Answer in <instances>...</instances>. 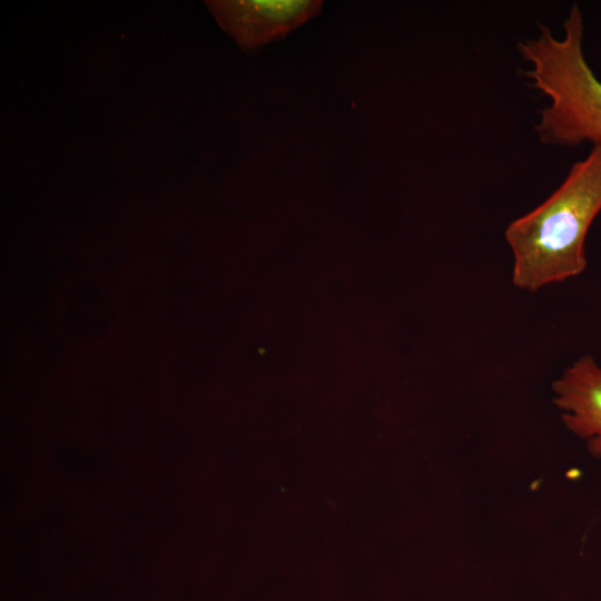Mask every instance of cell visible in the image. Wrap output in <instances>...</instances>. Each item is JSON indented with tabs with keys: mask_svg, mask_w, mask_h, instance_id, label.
Instances as JSON below:
<instances>
[{
	"mask_svg": "<svg viewBox=\"0 0 601 601\" xmlns=\"http://www.w3.org/2000/svg\"><path fill=\"white\" fill-rule=\"evenodd\" d=\"M583 17L573 4L556 37L545 26L518 43L529 69L524 76L549 104L539 111L535 131L544 144L601 148V80L583 52Z\"/></svg>",
	"mask_w": 601,
	"mask_h": 601,
	"instance_id": "7a4b0ae2",
	"label": "cell"
},
{
	"mask_svg": "<svg viewBox=\"0 0 601 601\" xmlns=\"http://www.w3.org/2000/svg\"><path fill=\"white\" fill-rule=\"evenodd\" d=\"M552 393L564 426L601 457V365L582 355L552 383Z\"/></svg>",
	"mask_w": 601,
	"mask_h": 601,
	"instance_id": "277c9868",
	"label": "cell"
},
{
	"mask_svg": "<svg viewBox=\"0 0 601 601\" xmlns=\"http://www.w3.org/2000/svg\"><path fill=\"white\" fill-rule=\"evenodd\" d=\"M601 211V148L574 162L561 185L505 228L512 283L536 292L584 272L585 238Z\"/></svg>",
	"mask_w": 601,
	"mask_h": 601,
	"instance_id": "6da1fadb",
	"label": "cell"
},
{
	"mask_svg": "<svg viewBox=\"0 0 601 601\" xmlns=\"http://www.w3.org/2000/svg\"><path fill=\"white\" fill-rule=\"evenodd\" d=\"M219 27L245 51L284 39L319 14L321 0H210L205 2Z\"/></svg>",
	"mask_w": 601,
	"mask_h": 601,
	"instance_id": "3957f363",
	"label": "cell"
}]
</instances>
